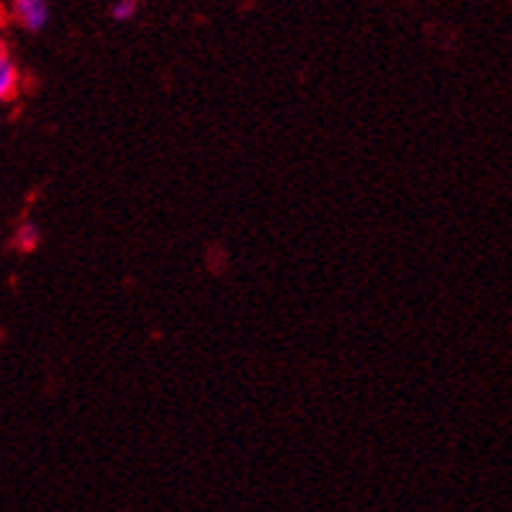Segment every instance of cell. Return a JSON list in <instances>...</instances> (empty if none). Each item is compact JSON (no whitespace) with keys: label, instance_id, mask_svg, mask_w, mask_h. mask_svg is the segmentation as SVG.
I'll use <instances>...</instances> for the list:
<instances>
[{"label":"cell","instance_id":"2","mask_svg":"<svg viewBox=\"0 0 512 512\" xmlns=\"http://www.w3.org/2000/svg\"><path fill=\"white\" fill-rule=\"evenodd\" d=\"M16 92H19V68L6 58L0 63V102H8Z\"/></svg>","mask_w":512,"mask_h":512},{"label":"cell","instance_id":"4","mask_svg":"<svg viewBox=\"0 0 512 512\" xmlns=\"http://www.w3.org/2000/svg\"><path fill=\"white\" fill-rule=\"evenodd\" d=\"M136 11H139V6H136L134 0H121V3H115V6L110 8V16H113L115 21H131L136 16Z\"/></svg>","mask_w":512,"mask_h":512},{"label":"cell","instance_id":"1","mask_svg":"<svg viewBox=\"0 0 512 512\" xmlns=\"http://www.w3.org/2000/svg\"><path fill=\"white\" fill-rule=\"evenodd\" d=\"M14 16L21 27L29 32H40L50 21V6L42 0H16L14 3Z\"/></svg>","mask_w":512,"mask_h":512},{"label":"cell","instance_id":"3","mask_svg":"<svg viewBox=\"0 0 512 512\" xmlns=\"http://www.w3.org/2000/svg\"><path fill=\"white\" fill-rule=\"evenodd\" d=\"M16 243H19L21 249H34L40 243V230H37V225L21 223L19 230H16Z\"/></svg>","mask_w":512,"mask_h":512},{"label":"cell","instance_id":"5","mask_svg":"<svg viewBox=\"0 0 512 512\" xmlns=\"http://www.w3.org/2000/svg\"><path fill=\"white\" fill-rule=\"evenodd\" d=\"M8 53H6V40H3V34H0V63L6 61Z\"/></svg>","mask_w":512,"mask_h":512}]
</instances>
